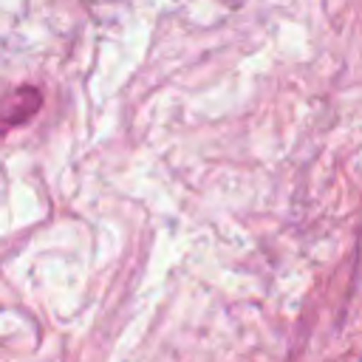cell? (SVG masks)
<instances>
[{
  "label": "cell",
  "instance_id": "1",
  "mask_svg": "<svg viewBox=\"0 0 362 362\" xmlns=\"http://www.w3.org/2000/svg\"><path fill=\"white\" fill-rule=\"evenodd\" d=\"M359 362H362V359H359Z\"/></svg>",
  "mask_w": 362,
  "mask_h": 362
}]
</instances>
